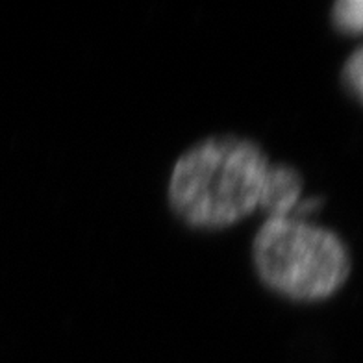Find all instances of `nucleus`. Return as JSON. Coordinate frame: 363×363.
Instances as JSON below:
<instances>
[{"instance_id": "obj_1", "label": "nucleus", "mask_w": 363, "mask_h": 363, "mask_svg": "<svg viewBox=\"0 0 363 363\" xmlns=\"http://www.w3.org/2000/svg\"><path fill=\"white\" fill-rule=\"evenodd\" d=\"M269 160L259 145L217 135L182 154L169 178V202L182 223L223 230L259 210Z\"/></svg>"}, {"instance_id": "obj_2", "label": "nucleus", "mask_w": 363, "mask_h": 363, "mask_svg": "<svg viewBox=\"0 0 363 363\" xmlns=\"http://www.w3.org/2000/svg\"><path fill=\"white\" fill-rule=\"evenodd\" d=\"M262 282L291 301L315 302L334 295L350 274V256L334 232L306 219H267L252 243Z\"/></svg>"}, {"instance_id": "obj_3", "label": "nucleus", "mask_w": 363, "mask_h": 363, "mask_svg": "<svg viewBox=\"0 0 363 363\" xmlns=\"http://www.w3.org/2000/svg\"><path fill=\"white\" fill-rule=\"evenodd\" d=\"M302 187L304 182L296 169L286 163H271L263 184L259 210L267 213V219L293 217L296 206L302 201Z\"/></svg>"}, {"instance_id": "obj_4", "label": "nucleus", "mask_w": 363, "mask_h": 363, "mask_svg": "<svg viewBox=\"0 0 363 363\" xmlns=\"http://www.w3.org/2000/svg\"><path fill=\"white\" fill-rule=\"evenodd\" d=\"M335 28L350 35L363 34V0H341L332 8Z\"/></svg>"}, {"instance_id": "obj_5", "label": "nucleus", "mask_w": 363, "mask_h": 363, "mask_svg": "<svg viewBox=\"0 0 363 363\" xmlns=\"http://www.w3.org/2000/svg\"><path fill=\"white\" fill-rule=\"evenodd\" d=\"M343 82L350 95L363 102V47L354 50L345 63Z\"/></svg>"}]
</instances>
